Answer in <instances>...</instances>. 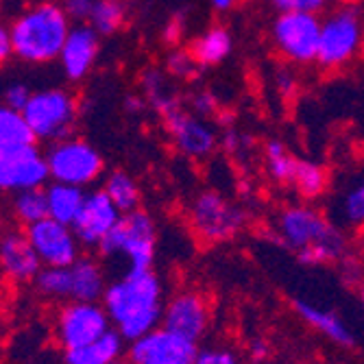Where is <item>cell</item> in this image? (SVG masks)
Here are the masks:
<instances>
[{
  "label": "cell",
  "mask_w": 364,
  "mask_h": 364,
  "mask_svg": "<svg viewBox=\"0 0 364 364\" xmlns=\"http://www.w3.org/2000/svg\"><path fill=\"white\" fill-rule=\"evenodd\" d=\"M166 299V286L153 269H127L107 284L101 304L112 327L134 343L161 325Z\"/></svg>",
  "instance_id": "cell-1"
},
{
  "label": "cell",
  "mask_w": 364,
  "mask_h": 364,
  "mask_svg": "<svg viewBox=\"0 0 364 364\" xmlns=\"http://www.w3.org/2000/svg\"><path fill=\"white\" fill-rule=\"evenodd\" d=\"M70 301H101L107 275L103 264L94 255H81L75 264H70Z\"/></svg>",
  "instance_id": "cell-20"
},
{
  "label": "cell",
  "mask_w": 364,
  "mask_h": 364,
  "mask_svg": "<svg viewBox=\"0 0 364 364\" xmlns=\"http://www.w3.org/2000/svg\"><path fill=\"white\" fill-rule=\"evenodd\" d=\"M183 36H186V20L181 16L171 18L166 22V26H164V42L171 44V46H177Z\"/></svg>",
  "instance_id": "cell-39"
},
{
  "label": "cell",
  "mask_w": 364,
  "mask_h": 364,
  "mask_svg": "<svg viewBox=\"0 0 364 364\" xmlns=\"http://www.w3.org/2000/svg\"><path fill=\"white\" fill-rule=\"evenodd\" d=\"M73 26L75 22L63 11L61 3L33 0L9 22L14 57L33 65L57 61Z\"/></svg>",
  "instance_id": "cell-3"
},
{
  "label": "cell",
  "mask_w": 364,
  "mask_h": 364,
  "mask_svg": "<svg viewBox=\"0 0 364 364\" xmlns=\"http://www.w3.org/2000/svg\"><path fill=\"white\" fill-rule=\"evenodd\" d=\"M5 9H7V0H0V18H3Z\"/></svg>",
  "instance_id": "cell-48"
},
{
  "label": "cell",
  "mask_w": 364,
  "mask_h": 364,
  "mask_svg": "<svg viewBox=\"0 0 364 364\" xmlns=\"http://www.w3.org/2000/svg\"><path fill=\"white\" fill-rule=\"evenodd\" d=\"M122 212L112 203V198L105 194L103 188L87 190L85 203L75 220V231L85 249H101L107 236L114 231Z\"/></svg>",
  "instance_id": "cell-16"
},
{
  "label": "cell",
  "mask_w": 364,
  "mask_h": 364,
  "mask_svg": "<svg viewBox=\"0 0 364 364\" xmlns=\"http://www.w3.org/2000/svg\"><path fill=\"white\" fill-rule=\"evenodd\" d=\"M127 18H129L127 0H96L87 24L101 38H107V36H116L127 24Z\"/></svg>",
  "instance_id": "cell-28"
},
{
  "label": "cell",
  "mask_w": 364,
  "mask_h": 364,
  "mask_svg": "<svg viewBox=\"0 0 364 364\" xmlns=\"http://www.w3.org/2000/svg\"><path fill=\"white\" fill-rule=\"evenodd\" d=\"M355 290H358V301L362 306V312H364V275L360 277V282L355 284Z\"/></svg>",
  "instance_id": "cell-46"
},
{
  "label": "cell",
  "mask_w": 364,
  "mask_h": 364,
  "mask_svg": "<svg viewBox=\"0 0 364 364\" xmlns=\"http://www.w3.org/2000/svg\"><path fill=\"white\" fill-rule=\"evenodd\" d=\"M273 234L306 267L343 264L349 257L347 234L310 203L282 208L273 218Z\"/></svg>",
  "instance_id": "cell-2"
},
{
  "label": "cell",
  "mask_w": 364,
  "mask_h": 364,
  "mask_svg": "<svg viewBox=\"0 0 364 364\" xmlns=\"http://www.w3.org/2000/svg\"><path fill=\"white\" fill-rule=\"evenodd\" d=\"M142 107H144L142 98H138V96H129L127 98V109L129 112H142Z\"/></svg>",
  "instance_id": "cell-45"
},
{
  "label": "cell",
  "mask_w": 364,
  "mask_h": 364,
  "mask_svg": "<svg viewBox=\"0 0 364 364\" xmlns=\"http://www.w3.org/2000/svg\"><path fill=\"white\" fill-rule=\"evenodd\" d=\"M140 87H142L146 103L153 105L159 112V116L179 105V98L175 90L171 87V77L166 70L146 68L140 77Z\"/></svg>",
  "instance_id": "cell-25"
},
{
  "label": "cell",
  "mask_w": 364,
  "mask_h": 364,
  "mask_svg": "<svg viewBox=\"0 0 364 364\" xmlns=\"http://www.w3.org/2000/svg\"><path fill=\"white\" fill-rule=\"evenodd\" d=\"M11 210H14V216L24 227L46 218L48 216L46 190L44 188H31V190L16 192L14 201H11Z\"/></svg>",
  "instance_id": "cell-29"
},
{
  "label": "cell",
  "mask_w": 364,
  "mask_h": 364,
  "mask_svg": "<svg viewBox=\"0 0 364 364\" xmlns=\"http://www.w3.org/2000/svg\"><path fill=\"white\" fill-rule=\"evenodd\" d=\"M292 310L310 329H314L318 336H323L332 345H336L341 349L355 347V332L336 310L308 301V299H294Z\"/></svg>",
  "instance_id": "cell-19"
},
{
  "label": "cell",
  "mask_w": 364,
  "mask_h": 364,
  "mask_svg": "<svg viewBox=\"0 0 364 364\" xmlns=\"http://www.w3.org/2000/svg\"><path fill=\"white\" fill-rule=\"evenodd\" d=\"M38 292L48 301H70V269L68 267H44L36 277Z\"/></svg>",
  "instance_id": "cell-30"
},
{
  "label": "cell",
  "mask_w": 364,
  "mask_h": 364,
  "mask_svg": "<svg viewBox=\"0 0 364 364\" xmlns=\"http://www.w3.org/2000/svg\"><path fill=\"white\" fill-rule=\"evenodd\" d=\"M188 225L198 242L214 247L240 234L247 227V212L218 190H201L188 205Z\"/></svg>",
  "instance_id": "cell-5"
},
{
  "label": "cell",
  "mask_w": 364,
  "mask_h": 364,
  "mask_svg": "<svg viewBox=\"0 0 364 364\" xmlns=\"http://www.w3.org/2000/svg\"><path fill=\"white\" fill-rule=\"evenodd\" d=\"M364 42V14L358 5L345 3L327 11L321 22V42L316 63L323 70H343L362 53Z\"/></svg>",
  "instance_id": "cell-4"
},
{
  "label": "cell",
  "mask_w": 364,
  "mask_h": 364,
  "mask_svg": "<svg viewBox=\"0 0 364 364\" xmlns=\"http://www.w3.org/2000/svg\"><path fill=\"white\" fill-rule=\"evenodd\" d=\"M46 164L50 181L70 183L85 190L101 179L105 171V159L98 149L77 136L53 142L46 151Z\"/></svg>",
  "instance_id": "cell-9"
},
{
  "label": "cell",
  "mask_w": 364,
  "mask_h": 364,
  "mask_svg": "<svg viewBox=\"0 0 364 364\" xmlns=\"http://www.w3.org/2000/svg\"><path fill=\"white\" fill-rule=\"evenodd\" d=\"M127 355V341L112 327L107 334L87 345L65 349L63 364H114Z\"/></svg>",
  "instance_id": "cell-21"
},
{
  "label": "cell",
  "mask_w": 364,
  "mask_h": 364,
  "mask_svg": "<svg viewBox=\"0 0 364 364\" xmlns=\"http://www.w3.org/2000/svg\"><path fill=\"white\" fill-rule=\"evenodd\" d=\"M114 364H131V362H129V360H127V362H124V360H120V362H114Z\"/></svg>",
  "instance_id": "cell-49"
},
{
  "label": "cell",
  "mask_w": 364,
  "mask_h": 364,
  "mask_svg": "<svg viewBox=\"0 0 364 364\" xmlns=\"http://www.w3.org/2000/svg\"><path fill=\"white\" fill-rule=\"evenodd\" d=\"M101 257L124 259L127 269H153L157 257V223L146 210L122 214L107 240L98 249Z\"/></svg>",
  "instance_id": "cell-7"
},
{
  "label": "cell",
  "mask_w": 364,
  "mask_h": 364,
  "mask_svg": "<svg viewBox=\"0 0 364 364\" xmlns=\"http://www.w3.org/2000/svg\"><path fill=\"white\" fill-rule=\"evenodd\" d=\"M321 22L316 14L277 11L271 22V44L290 65H312L318 57Z\"/></svg>",
  "instance_id": "cell-8"
},
{
  "label": "cell",
  "mask_w": 364,
  "mask_h": 364,
  "mask_svg": "<svg viewBox=\"0 0 364 364\" xmlns=\"http://www.w3.org/2000/svg\"><path fill=\"white\" fill-rule=\"evenodd\" d=\"M31 96H33V92L28 90V85H24V83H11V85H7V90H5V105H9V107L22 112V109L28 105Z\"/></svg>",
  "instance_id": "cell-38"
},
{
  "label": "cell",
  "mask_w": 364,
  "mask_h": 364,
  "mask_svg": "<svg viewBox=\"0 0 364 364\" xmlns=\"http://www.w3.org/2000/svg\"><path fill=\"white\" fill-rule=\"evenodd\" d=\"M196 68H198V63L194 61L192 53L186 50V48H175V46H173V48L168 50L166 59H164V70L168 73L171 79H181V81H186V79L194 77Z\"/></svg>",
  "instance_id": "cell-33"
},
{
  "label": "cell",
  "mask_w": 364,
  "mask_h": 364,
  "mask_svg": "<svg viewBox=\"0 0 364 364\" xmlns=\"http://www.w3.org/2000/svg\"><path fill=\"white\" fill-rule=\"evenodd\" d=\"M277 11H301V14H316L329 9L332 0H271Z\"/></svg>",
  "instance_id": "cell-35"
},
{
  "label": "cell",
  "mask_w": 364,
  "mask_h": 364,
  "mask_svg": "<svg viewBox=\"0 0 364 364\" xmlns=\"http://www.w3.org/2000/svg\"><path fill=\"white\" fill-rule=\"evenodd\" d=\"M7 3H18V5H28V3H33V0H7Z\"/></svg>",
  "instance_id": "cell-47"
},
{
  "label": "cell",
  "mask_w": 364,
  "mask_h": 364,
  "mask_svg": "<svg viewBox=\"0 0 364 364\" xmlns=\"http://www.w3.org/2000/svg\"><path fill=\"white\" fill-rule=\"evenodd\" d=\"M166 134L177 149L188 159L201 161L212 157V153L218 146V134L216 129L208 122V118L196 116L194 112L183 109L181 105L161 114Z\"/></svg>",
  "instance_id": "cell-12"
},
{
  "label": "cell",
  "mask_w": 364,
  "mask_h": 364,
  "mask_svg": "<svg viewBox=\"0 0 364 364\" xmlns=\"http://www.w3.org/2000/svg\"><path fill=\"white\" fill-rule=\"evenodd\" d=\"M24 231L44 267H70L83 255V245L73 225L46 216L28 225Z\"/></svg>",
  "instance_id": "cell-15"
},
{
  "label": "cell",
  "mask_w": 364,
  "mask_h": 364,
  "mask_svg": "<svg viewBox=\"0 0 364 364\" xmlns=\"http://www.w3.org/2000/svg\"><path fill=\"white\" fill-rule=\"evenodd\" d=\"M22 116L36 142H59L75 136L79 118L77 96L63 87H44L33 92Z\"/></svg>",
  "instance_id": "cell-6"
},
{
  "label": "cell",
  "mask_w": 364,
  "mask_h": 364,
  "mask_svg": "<svg viewBox=\"0 0 364 364\" xmlns=\"http://www.w3.org/2000/svg\"><path fill=\"white\" fill-rule=\"evenodd\" d=\"M103 190L122 214L142 208V188L127 171H112L103 181Z\"/></svg>",
  "instance_id": "cell-24"
},
{
  "label": "cell",
  "mask_w": 364,
  "mask_h": 364,
  "mask_svg": "<svg viewBox=\"0 0 364 364\" xmlns=\"http://www.w3.org/2000/svg\"><path fill=\"white\" fill-rule=\"evenodd\" d=\"M94 3L96 0H61V7L75 24H85V22H90Z\"/></svg>",
  "instance_id": "cell-37"
},
{
  "label": "cell",
  "mask_w": 364,
  "mask_h": 364,
  "mask_svg": "<svg viewBox=\"0 0 364 364\" xmlns=\"http://www.w3.org/2000/svg\"><path fill=\"white\" fill-rule=\"evenodd\" d=\"M262 364H269V362H262Z\"/></svg>",
  "instance_id": "cell-51"
},
{
  "label": "cell",
  "mask_w": 364,
  "mask_h": 364,
  "mask_svg": "<svg viewBox=\"0 0 364 364\" xmlns=\"http://www.w3.org/2000/svg\"><path fill=\"white\" fill-rule=\"evenodd\" d=\"M44 264L33 249L26 231H9L0 238V271L14 284L36 282Z\"/></svg>",
  "instance_id": "cell-18"
},
{
  "label": "cell",
  "mask_w": 364,
  "mask_h": 364,
  "mask_svg": "<svg viewBox=\"0 0 364 364\" xmlns=\"http://www.w3.org/2000/svg\"><path fill=\"white\" fill-rule=\"evenodd\" d=\"M362 48H364V42H362Z\"/></svg>",
  "instance_id": "cell-52"
},
{
  "label": "cell",
  "mask_w": 364,
  "mask_h": 364,
  "mask_svg": "<svg viewBox=\"0 0 364 364\" xmlns=\"http://www.w3.org/2000/svg\"><path fill=\"white\" fill-rule=\"evenodd\" d=\"M192 364H242V355L238 349L225 343H212L198 349Z\"/></svg>",
  "instance_id": "cell-34"
},
{
  "label": "cell",
  "mask_w": 364,
  "mask_h": 364,
  "mask_svg": "<svg viewBox=\"0 0 364 364\" xmlns=\"http://www.w3.org/2000/svg\"><path fill=\"white\" fill-rule=\"evenodd\" d=\"M249 140L242 136V134H238V131H227V134L223 136V146L231 153V155H242V153H247V149H249Z\"/></svg>",
  "instance_id": "cell-41"
},
{
  "label": "cell",
  "mask_w": 364,
  "mask_h": 364,
  "mask_svg": "<svg viewBox=\"0 0 364 364\" xmlns=\"http://www.w3.org/2000/svg\"><path fill=\"white\" fill-rule=\"evenodd\" d=\"M338 212H341L343 223L351 227L364 225V179H360L358 183L345 190L338 203Z\"/></svg>",
  "instance_id": "cell-32"
},
{
  "label": "cell",
  "mask_w": 364,
  "mask_h": 364,
  "mask_svg": "<svg viewBox=\"0 0 364 364\" xmlns=\"http://www.w3.org/2000/svg\"><path fill=\"white\" fill-rule=\"evenodd\" d=\"M46 203H48V216L65 223V225H75L83 203L87 190L79 188V186H70V183H59V181H50L46 183Z\"/></svg>",
  "instance_id": "cell-23"
},
{
  "label": "cell",
  "mask_w": 364,
  "mask_h": 364,
  "mask_svg": "<svg viewBox=\"0 0 364 364\" xmlns=\"http://www.w3.org/2000/svg\"><path fill=\"white\" fill-rule=\"evenodd\" d=\"M50 181L46 153L36 142L0 144V192L46 188Z\"/></svg>",
  "instance_id": "cell-11"
},
{
  "label": "cell",
  "mask_w": 364,
  "mask_h": 364,
  "mask_svg": "<svg viewBox=\"0 0 364 364\" xmlns=\"http://www.w3.org/2000/svg\"><path fill=\"white\" fill-rule=\"evenodd\" d=\"M98 55H101V36L85 22L73 26L57 61L61 63L63 77L73 83H79L94 70Z\"/></svg>",
  "instance_id": "cell-17"
},
{
  "label": "cell",
  "mask_w": 364,
  "mask_h": 364,
  "mask_svg": "<svg viewBox=\"0 0 364 364\" xmlns=\"http://www.w3.org/2000/svg\"><path fill=\"white\" fill-rule=\"evenodd\" d=\"M198 349V343L159 325L142 338L129 343L127 360L131 364H192Z\"/></svg>",
  "instance_id": "cell-14"
},
{
  "label": "cell",
  "mask_w": 364,
  "mask_h": 364,
  "mask_svg": "<svg viewBox=\"0 0 364 364\" xmlns=\"http://www.w3.org/2000/svg\"><path fill=\"white\" fill-rule=\"evenodd\" d=\"M109 329L112 321L101 301H65L55 316V338L63 351L101 338Z\"/></svg>",
  "instance_id": "cell-10"
},
{
  "label": "cell",
  "mask_w": 364,
  "mask_h": 364,
  "mask_svg": "<svg viewBox=\"0 0 364 364\" xmlns=\"http://www.w3.org/2000/svg\"><path fill=\"white\" fill-rule=\"evenodd\" d=\"M212 321L214 312L208 296L201 290L181 288L166 299L161 325L201 345V341L210 334Z\"/></svg>",
  "instance_id": "cell-13"
},
{
  "label": "cell",
  "mask_w": 364,
  "mask_h": 364,
  "mask_svg": "<svg viewBox=\"0 0 364 364\" xmlns=\"http://www.w3.org/2000/svg\"><path fill=\"white\" fill-rule=\"evenodd\" d=\"M262 157H264V168H267V175L271 181H275L279 186L292 183L299 159L290 153V149L282 140H269L264 144Z\"/></svg>",
  "instance_id": "cell-26"
},
{
  "label": "cell",
  "mask_w": 364,
  "mask_h": 364,
  "mask_svg": "<svg viewBox=\"0 0 364 364\" xmlns=\"http://www.w3.org/2000/svg\"><path fill=\"white\" fill-rule=\"evenodd\" d=\"M275 85L282 94H294L296 92V77L292 70H277L275 75Z\"/></svg>",
  "instance_id": "cell-43"
},
{
  "label": "cell",
  "mask_w": 364,
  "mask_h": 364,
  "mask_svg": "<svg viewBox=\"0 0 364 364\" xmlns=\"http://www.w3.org/2000/svg\"><path fill=\"white\" fill-rule=\"evenodd\" d=\"M55 3H61V0H55Z\"/></svg>",
  "instance_id": "cell-50"
},
{
  "label": "cell",
  "mask_w": 364,
  "mask_h": 364,
  "mask_svg": "<svg viewBox=\"0 0 364 364\" xmlns=\"http://www.w3.org/2000/svg\"><path fill=\"white\" fill-rule=\"evenodd\" d=\"M290 186L304 201H316V198H321L327 192L329 175L321 164L310 161V159H299L296 171H294V179Z\"/></svg>",
  "instance_id": "cell-27"
},
{
  "label": "cell",
  "mask_w": 364,
  "mask_h": 364,
  "mask_svg": "<svg viewBox=\"0 0 364 364\" xmlns=\"http://www.w3.org/2000/svg\"><path fill=\"white\" fill-rule=\"evenodd\" d=\"M22 142H36L31 129L22 116V112L0 105V144H22Z\"/></svg>",
  "instance_id": "cell-31"
},
{
  "label": "cell",
  "mask_w": 364,
  "mask_h": 364,
  "mask_svg": "<svg viewBox=\"0 0 364 364\" xmlns=\"http://www.w3.org/2000/svg\"><path fill=\"white\" fill-rule=\"evenodd\" d=\"M190 53L194 61L198 63V68H214V65H220L223 61H227L229 55L234 53V36H231V31L227 26H220V24L208 26L201 36L192 42Z\"/></svg>",
  "instance_id": "cell-22"
},
{
  "label": "cell",
  "mask_w": 364,
  "mask_h": 364,
  "mask_svg": "<svg viewBox=\"0 0 364 364\" xmlns=\"http://www.w3.org/2000/svg\"><path fill=\"white\" fill-rule=\"evenodd\" d=\"M190 112H194L196 116H203V118H210L218 112V101L216 96L208 90H201V92H194L192 98H190Z\"/></svg>",
  "instance_id": "cell-36"
},
{
  "label": "cell",
  "mask_w": 364,
  "mask_h": 364,
  "mask_svg": "<svg viewBox=\"0 0 364 364\" xmlns=\"http://www.w3.org/2000/svg\"><path fill=\"white\" fill-rule=\"evenodd\" d=\"M238 3H240V0H210V7L216 14H229Z\"/></svg>",
  "instance_id": "cell-44"
},
{
  "label": "cell",
  "mask_w": 364,
  "mask_h": 364,
  "mask_svg": "<svg viewBox=\"0 0 364 364\" xmlns=\"http://www.w3.org/2000/svg\"><path fill=\"white\" fill-rule=\"evenodd\" d=\"M247 355L251 358V362H253V364L267 362V360H269V355H271V345H269L267 341H264V338L255 336V338H251V341H249V345H247Z\"/></svg>",
  "instance_id": "cell-40"
},
{
  "label": "cell",
  "mask_w": 364,
  "mask_h": 364,
  "mask_svg": "<svg viewBox=\"0 0 364 364\" xmlns=\"http://www.w3.org/2000/svg\"><path fill=\"white\" fill-rule=\"evenodd\" d=\"M14 57V42H11V31L9 24L0 20V68Z\"/></svg>",
  "instance_id": "cell-42"
}]
</instances>
